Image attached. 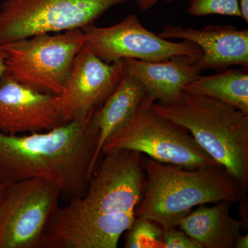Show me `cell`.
<instances>
[{"label":"cell","instance_id":"cell-1","mask_svg":"<svg viewBox=\"0 0 248 248\" xmlns=\"http://www.w3.org/2000/svg\"><path fill=\"white\" fill-rule=\"evenodd\" d=\"M105 157L86 193L54 213L39 248H116L133 224L146 186L143 156L117 151Z\"/></svg>","mask_w":248,"mask_h":248},{"label":"cell","instance_id":"cell-2","mask_svg":"<svg viewBox=\"0 0 248 248\" xmlns=\"http://www.w3.org/2000/svg\"><path fill=\"white\" fill-rule=\"evenodd\" d=\"M94 112L42 133L0 131V184L41 178L71 199L84 196L95 170L99 130Z\"/></svg>","mask_w":248,"mask_h":248},{"label":"cell","instance_id":"cell-3","mask_svg":"<svg viewBox=\"0 0 248 248\" xmlns=\"http://www.w3.org/2000/svg\"><path fill=\"white\" fill-rule=\"evenodd\" d=\"M146 186L135 209L164 231L177 228L192 208L223 201L236 203L246 196L239 183L222 166L188 169L143 157Z\"/></svg>","mask_w":248,"mask_h":248},{"label":"cell","instance_id":"cell-4","mask_svg":"<svg viewBox=\"0 0 248 248\" xmlns=\"http://www.w3.org/2000/svg\"><path fill=\"white\" fill-rule=\"evenodd\" d=\"M153 110L182 127L217 163L248 189V114L205 96L184 93L171 104L153 102Z\"/></svg>","mask_w":248,"mask_h":248},{"label":"cell","instance_id":"cell-5","mask_svg":"<svg viewBox=\"0 0 248 248\" xmlns=\"http://www.w3.org/2000/svg\"><path fill=\"white\" fill-rule=\"evenodd\" d=\"M153 102V98L147 94L133 117L108 139L102 154L126 150L186 169L221 166L204 151L187 130L155 112L152 107Z\"/></svg>","mask_w":248,"mask_h":248},{"label":"cell","instance_id":"cell-6","mask_svg":"<svg viewBox=\"0 0 248 248\" xmlns=\"http://www.w3.org/2000/svg\"><path fill=\"white\" fill-rule=\"evenodd\" d=\"M84 45L82 31L76 29L38 34L0 46L7 76L33 91L60 96Z\"/></svg>","mask_w":248,"mask_h":248},{"label":"cell","instance_id":"cell-7","mask_svg":"<svg viewBox=\"0 0 248 248\" xmlns=\"http://www.w3.org/2000/svg\"><path fill=\"white\" fill-rule=\"evenodd\" d=\"M130 0H4L0 6V45L42 33L81 29Z\"/></svg>","mask_w":248,"mask_h":248},{"label":"cell","instance_id":"cell-8","mask_svg":"<svg viewBox=\"0 0 248 248\" xmlns=\"http://www.w3.org/2000/svg\"><path fill=\"white\" fill-rule=\"evenodd\" d=\"M61 194L41 178L0 184V248H38Z\"/></svg>","mask_w":248,"mask_h":248},{"label":"cell","instance_id":"cell-9","mask_svg":"<svg viewBox=\"0 0 248 248\" xmlns=\"http://www.w3.org/2000/svg\"><path fill=\"white\" fill-rule=\"evenodd\" d=\"M81 30L85 45L107 62L125 59L159 62L177 55L199 60L202 55L200 47L192 42L166 40L148 30L135 14L128 15L110 27H97L93 23Z\"/></svg>","mask_w":248,"mask_h":248},{"label":"cell","instance_id":"cell-10","mask_svg":"<svg viewBox=\"0 0 248 248\" xmlns=\"http://www.w3.org/2000/svg\"><path fill=\"white\" fill-rule=\"evenodd\" d=\"M124 74V60L104 61L84 45L77 55L63 93L59 96L64 122L79 120L99 108Z\"/></svg>","mask_w":248,"mask_h":248},{"label":"cell","instance_id":"cell-11","mask_svg":"<svg viewBox=\"0 0 248 248\" xmlns=\"http://www.w3.org/2000/svg\"><path fill=\"white\" fill-rule=\"evenodd\" d=\"M65 124L59 96L33 91L6 73L0 76V131L12 135L42 133Z\"/></svg>","mask_w":248,"mask_h":248},{"label":"cell","instance_id":"cell-12","mask_svg":"<svg viewBox=\"0 0 248 248\" xmlns=\"http://www.w3.org/2000/svg\"><path fill=\"white\" fill-rule=\"evenodd\" d=\"M166 40L192 42L202 50L197 63L202 71H224L232 66L248 67V30L234 26L209 25L203 29L167 25L157 33Z\"/></svg>","mask_w":248,"mask_h":248},{"label":"cell","instance_id":"cell-13","mask_svg":"<svg viewBox=\"0 0 248 248\" xmlns=\"http://www.w3.org/2000/svg\"><path fill=\"white\" fill-rule=\"evenodd\" d=\"M123 60L125 73L138 79L155 102L163 104L178 102L186 85L200 76L202 71L197 65V59L187 55L159 62Z\"/></svg>","mask_w":248,"mask_h":248},{"label":"cell","instance_id":"cell-14","mask_svg":"<svg viewBox=\"0 0 248 248\" xmlns=\"http://www.w3.org/2000/svg\"><path fill=\"white\" fill-rule=\"evenodd\" d=\"M231 204L223 201L213 207L199 205L182 218L177 227L202 248H233L246 227L241 220L231 216Z\"/></svg>","mask_w":248,"mask_h":248},{"label":"cell","instance_id":"cell-15","mask_svg":"<svg viewBox=\"0 0 248 248\" xmlns=\"http://www.w3.org/2000/svg\"><path fill=\"white\" fill-rule=\"evenodd\" d=\"M148 93L138 79L125 73L107 100L93 114L99 130L97 151L94 158L97 166L105 142L134 115Z\"/></svg>","mask_w":248,"mask_h":248},{"label":"cell","instance_id":"cell-16","mask_svg":"<svg viewBox=\"0 0 248 248\" xmlns=\"http://www.w3.org/2000/svg\"><path fill=\"white\" fill-rule=\"evenodd\" d=\"M184 93L217 99L248 114V74L245 70L226 69L213 76L197 77Z\"/></svg>","mask_w":248,"mask_h":248},{"label":"cell","instance_id":"cell-17","mask_svg":"<svg viewBox=\"0 0 248 248\" xmlns=\"http://www.w3.org/2000/svg\"><path fill=\"white\" fill-rule=\"evenodd\" d=\"M164 230L157 223L142 217H136L125 232V248H161Z\"/></svg>","mask_w":248,"mask_h":248},{"label":"cell","instance_id":"cell-18","mask_svg":"<svg viewBox=\"0 0 248 248\" xmlns=\"http://www.w3.org/2000/svg\"><path fill=\"white\" fill-rule=\"evenodd\" d=\"M187 11L195 17L220 15L241 18L238 0H191Z\"/></svg>","mask_w":248,"mask_h":248},{"label":"cell","instance_id":"cell-19","mask_svg":"<svg viewBox=\"0 0 248 248\" xmlns=\"http://www.w3.org/2000/svg\"><path fill=\"white\" fill-rule=\"evenodd\" d=\"M161 248H202L197 241L190 238L184 231L176 229V228L164 231Z\"/></svg>","mask_w":248,"mask_h":248},{"label":"cell","instance_id":"cell-20","mask_svg":"<svg viewBox=\"0 0 248 248\" xmlns=\"http://www.w3.org/2000/svg\"><path fill=\"white\" fill-rule=\"evenodd\" d=\"M159 1H165V2H171L175 0H135L138 7L143 11H148L151 9L153 6L157 4Z\"/></svg>","mask_w":248,"mask_h":248},{"label":"cell","instance_id":"cell-21","mask_svg":"<svg viewBox=\"0 0 248 248\" xmlns=\"http://www.w3.org/2000/svg\"><path fill=\"white\" fill-rule=\"evenodd\" d=\"M241 18L248 23V0H238Z\"/></svg>","mask_w":248,"mask_h":248},{"label":"cell","instance_id":"cell-22","mask_svg":"<svg viewBox=\"0 0 248 248\" xmlns=\"http://www.w3.org/2000/svg\"><path fill=\"white\" fill-rule=\"evenodd\" d=\"M235 248H248V235L241 234L235 242Z\"/></svg>","mask_w":248,"mask_h":248},{"label":"cell","instance_id":"cell-23","mask_svg":"<svg viewBox=\"0 0 248 248\" xmlns=\"http://www.w3.org/2000/svg\"><path fill=\"white\" fill-rule=\"evenodd\" d=\"M6 73V65H5V53L3 49L0 46V76Z\"/></svg>","mask_w":248,"mask_h":248}]
</instances>
